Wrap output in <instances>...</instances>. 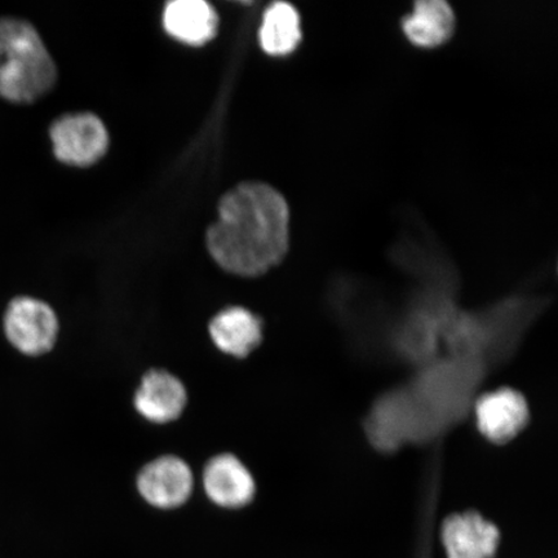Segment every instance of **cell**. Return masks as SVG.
<instances>
[{
    "instance_id": "1",
    "label": "cell",
    "mask_w": 558,
    "mask_h": 558,
    "mask_svg": "<svg viewBox=\"0 0 558 558\" xmlns=\"http://www.w3.org/2000/svg\"><path fill=\"white\" fill-rule=\"evenodd\" d=\"M290 213L284 198L263 183H243L222 197L219 219L208 229L216 263L243 277L264 275L289 250Z\"/></svg>"
},
{
    "instance_id": "2",
    "label": "cell",
    "mask_w": 558,
    "mask_h": 558,
    "mask_svg": "<svg viewBox=\"0 0 558 558\" xmlns=\"http://www.w3.org/2000/svg\"><path fill=\"white\" fill-rule=\"evenodd\" d=\"M58 78L37 29L25 20L0 17V97L26 104L45 96Z\"/></svg>"
},
{
    "instance_id": "3",
    "label": "cell",
    "mask_w": 558,
    "mask_h": 558,
    "mask_svg": "<svg viewBox=\"0 0 558 558\" xmlns=\"http://www.w3.org/2000/svg\"><path fill=\"white\" fill-rule=\"evenodd\" d=\"M4 333L19 352L40 355L51 351L58 338V317L41 300L20 296L13 299L4 313Z\"/></svg>"
},
{
    "instance_id": "4",
    "label": "cell",
    "mask_w": 558,
    "mask_h": 558,
    "mask_svg": "<svg viewBox=\"0 0 558 558\" xmlns=\"http://www.w3.org/2000/svg\"><path fill=\"white\" fill-rule=\"evenodd\" d=\"M50 135L56 157L73 166L94 165L109 145L104 123L88 113L61 117L52 124Z\"/></svg>"
},
{
    "instance_id": "5",
    "label": "cell",
    "mask_w": 558,
    "mask_h": 558,
    "mask_svg": "<svg viewBox=\"0 0 558 558\" xmlns=\"http://www.w3.org/2000/svg\"><path fill=\"white\" fill-rule=\"evenodd\" d=\"M137 487L149 505L162 509L183 506L193 490V474L183 460L163 457L144 466Z\"/></svg>"
},
{
    "instance_id": "6",
    "label": "cell",
    "mask_w": 558,
    "mask_h": 558,
    "mask_svg": "<svg viewBox=\"0 0 558 558\" xmlns=\"http://www.w3.org/2000/svg\"><path fill=\"white\" fill-rule=\"evenodd\" d=\"M527 417L525 399L512 389L494 390L476 404L478 429L495 444H504L518 436L525 427Z\"/></svg>"
},
{
    "instance_id": "7",
    "label": "cell",
    "mask_w": 558,
    "mask_h": 558,
    "mask_svg": "<svg viewBox=\"0 0 558 558\" xmlns=\"http://www.w3.org/2000/svg\"><path fill=\"white\" fill-rule=\"evenodd\" d=\"M442 541L449 558H490L498 548L499 532L483 515L466 512L445 521Z\"/></svg>"
},
{
    "instance_id": "8",
    "label": "cell",
    "mask_w": 558,
    "mask_h": 558,
    "mask_svg": "<svg viewBox=\"0 0 558 558\" xmlns=\"http://www.w3.org/2000/svg\"><path fill=\"white\" fill-rule=\"evenodd\" d=\"M204 486L207 497L225 508L247 506L255 495V481L251 473L230 453L216 457L206 465Z\"/></svg>"
},
{
    "instance_id": "9",
    "label": "cell",
    "mask_w": 558,
    "mask_h": 558,
    "mask_svg": "<svg viewBox=\"0 0 558 558\" xmlns=\"http://www.w3.org/2000/svg\"><path fill=\"white\" fill-rule=\"evenodd\" d=\"M186 404V390L177 376L150 372L144 376L135 396V407L149 422L165 424L178 418Z\"/></svg>"
},
{
    "instance_id": "10",
    "label": "cell",
    "mask_w": 558,
    "mask_h": 558,
    "mask_svg": "<svg viewBox=\"0 0 558 558\" xmlns=\"http://www.w3.org/2000/svg\"><path fill=\"white\" fill-rule=\"evenodd\" d=\"M209 335L220 351L234 357H247L260 344L262 320L250 311L233 306L211 320Z\"/></svg>"
},
{
    "instance_id": "11",
    "label": "cell",
    "mask_w": 558,
    "mask_h": 558,
    "mask_svg": "<svg viewBox=\"0 0 558 558\" xmlns=\"http://www.w3.org/2000/svg\"><path fill=\"white\" fill-rule=\"evenodd\" d=\"M218 15L204 0H174L166 5V31L184 44L199 46L215 37Z\"/></svg>"
},
{
    "instance_id": "12",
    "label": "cell",
    "mask_w": 558,
    "mask_h": 558,
    "mask_svg": "<svg viewBox=\"0 0 558 558\" xmlns=\"http://www.w3.org/2000/svg\"><path fill=\"white\" fill-rule=\"evenodd\" d=\"M456 17L448 3L442 0H424L404 20L403 31L413 44L421 47H436L451 37Z\"/></svg>"
},
{
    "instance_id": "13",
    "label": "cell",
    "mask_w": 558,
    "mask_h": 558,
    "mask_svg": "<svg viewBox=\"0 0 558 558\" xmlns=\"http://www.w3.org/2000/svg\"><path fill=\"white\" fill-rule=\"evenodd\" d=\"M300 38V17L294 7L277 2L265 11L260 27V44L265 52L288 54L295 50Z\"/></svg>"
}]
</instances>
